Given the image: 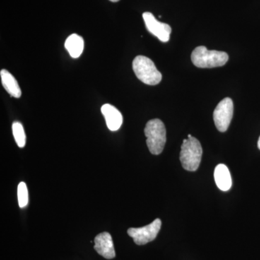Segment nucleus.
I'll return each mask as SVG.
<instances>
[{
	"mask_svg": "<svg viewBox=\"0 0 260 260\" xmlns=\"http://www.w3.org/2000/svg\"><path fill=\"white\" fill-rule=\"evenodd\" d=\"M203 148L199 140L191 135L183 141L180 152V161L183 168L189 172L198 170L201 162Z\"/></svg>",
	"mask_w": 260,
	"mask_h": 260,
	"instance_id": "f257e3e1",
	"label": "nucleus"
},
{
	"mask_svg": "<svg viewBox=\"0 0 260 260\" xmlns=\"http://www.w3.org/2000/svg\"><path fill=\"white\" fill-rule=\"evenodd\" d=\"M229 55L224 51L208 50L200 46L195 48L191 53L193 64L199 68H213L222 67L229 61Z\"/></svg>",
	"mask_w": 260,
	"mask_h": 260,
	"instance_id": "f03ea898",
	"label": "nucleus"
},
{
	"mask_svg": "<svg viewBox=\"0 0 260 260\" xmlns=\"http://www.w3.org/2000/svg\"><path fill=\"white\" fill-rule=\"evenodd\" d=\"M144 133L149 150L153 155L162 153L167 143V130L161 120L152 119L146 124Z\"/></svg>",
	"mask_w": 260,
	"mask_h": 260,
	"instance_id": "7ed1b4c3",
	"label": "nucleus"
},
{
	"mask_svg": "<svg viewBox=\"0 0 260 260\" xmlns=\"http://www.w3.org/2000/svg\"><path fill=\"white\" fill-rule=\"evenodd\" d=\"M133 69L137 78L147 85H158L161 81V73L153 61L146 56H136L133 61Z\"/></svg>",
	"mask_w": 260,
	"mask_h": 260,
	"instance_id": "20e7f679",
	"label": "nucleus"
},
{
	"mask_svg": "<svg viewBox=\"0 0 260 260\" xmlns=\"http://www.w3.org/2000/svg\"><path fill=\"white\" fill-rule=\"evenodd\" d=\"M234 115V103L230 98H225L219 103L213 112V120L217 129L225 133L232 120Z\"/></svg>",
	"mask_w": 260,
	"mask_h": 260,
	"instance_id": "39448f33",
	"label": "nucleus"
},
{
	"mask_svg": "<svg viewBox=\"0 0 260 260\" xmlns=\"http://www.w3.org/2000/svg\"><path fill=\"white\" fill-rule=\"evenodd\" d=\"M161 228V220L155 219L153 222L142 228H131L127 233L133 238L135 244L138 245H145L155 240Z\"/></svg>",
	"mask_w": 260,
	"mask_h": 260,
	"instance_id": "423d86ee",
	"label": "nucleus"
},
{
	"mask_svg": "<svg viewBox=\"0 0 260 260\" xmlns=\"http://www.w3.org/2000/svg\"><path fill=\"white\" fill-rule=\"evenodd\" d=\"M143 18L150 34L158 38L160 42H169L172 30L170 25L158 21L151 13L148 12L143 13Z\"/></svg>",
	"mask_w": 260,
	"mask_h": 260,
	"instance_id": "0eeeda50",
	"label": "nucleus"
},
{
	"mask_svg": "<svg viewBox=\"0 0 260 260\" xmlns=\"http://www.w3.org/2000/svg\"><path fill=\"white\" fill-rule=\"evenodd\" d=\"M94 242V249L101 256L108 259H112L115 257L114 243L112 236L109 233L104 232L99 234L95 237Z\"/></svg>",
	"mask_w": 260,
	"mask_h": 260,
	"instance_id": "6e6552de",
	"label": "nucleus"
},
{
	"mask_svg": "<svg viewBox=\"0 0 260 260\" xmlns=\"http://www.w3.org/2000/svg\"><path fill=\"white\" fill-rule=\"evenodd\" d=\"M103 115L106 119L108 128L111 131H117L120 129L123 122L121 112L111 104H104L102 107Z\"/></svg>",
	"mask_w": 260,
	"mask_h": 260,
	"instance_id": "1a4fd4ad",
	"label": "nucleus"
},
{
	"mask_svg": "<svg viewBox=\"0 0 260 260\" xmlns=\"http://www.w3.org/2000/svg\"><path fill=\"white\" fill-rule=\"evenodd\" d=\"M214 178L216 185L220 190L226 191L232 187V180L230 172L224 164H219L215 168Z\"/></svg>",
	"mask_w": 260,
	"mask_h": 260,
	"instance_id": "9d476101",
	"label": "nucleus"
},
{
	"mask_svg": "<svg viewBox=\"0 0 260 260\" xmlns=\"http://www.w3.org/2000/svg\"><path fill=\"white\" fill-rule=\"evenodd\" d=\"M0 76H1L2 84L6 91L10 94L11 96L18 99L21 96L22 92L19 86L16 79L10 73L8 70H2L0 72Z\"/></svg>",
	"mask_w": 260,
	"mask_h": 260,
	"instance_id": "9b49d317",
	"label": "nucleus"
},
{
	"mask_svg": "<svg viewBox=\"0 0 260 260\" xmlns=\"http://www.w3.org/2000/svg\"><path fill=\"white\" fill-rule=\"evenodd\" d=\"M64 46L72 57L78 58L83 51L84 40L78 34H72L67 39Z\"/></svg>",
	"mask_w": 260,
	"mask_h": 260,
	"instance_id": "f8f14e48",
	"label": "nucleus"
},
{
	"mask_svg": "<svg viewBox=\"0 0 260 260\" xmlns=\"http://www.w3.org/2000/svg\"><path fill=\"white\" fill-rule=\"evenodd\" d=\"M13 133L17 145L20 148H23L25 145L26 138H25V132H24L23 126L21 123L18 122V121L13 123Z\"/></svg>",
	"mask_w": 260,
	"mask_h": 260,
	"instance_id": "ddd939ff",
	"label": "nucleus"
},
{
	"mask_svg": "<svg viewBox=\"0 0 260 260\" xmlns=\"http://www.w3.org/2000/svg\"><path fill=\"white\" fill-rule=\"evenodd\" d=\"M18 199L20 208H25L28 203V189L26 184L24 182H20L18 187Z\"/></svg>",
	"mask_w": 260,
	"mask_h": 260,
	"instance_id": "4468645a",
	"label": "nucleus"
},
{
	"mask_svg": "<svg viewBox=\"0 0 260 260\" xmlns=\"http://www.w3.org/2000/svg\"><path fill=\"white\" fill-rule=\"evenodd\" d=\"M257 145H258V148H259V149L260 150V137L259 138V140H258Z\"/></svg>",
	"mask_w": 260,
	"mask_h": 260,
	"instance_id": "2eb2a0df",
	"label": "nucleus"
},
{
	"mask_svg": "<svg viewBox=\"0 0 260 260\" xmlns=\"http://www.w3.org/2000/svg\"><path fill=\"white\" fill-rule=\"evenodd\" d=\"M111 2H113V3H116V2H119V0H110Z\"/></svg>",
	"mask_w": 260,
	"mask_h": 260,
	"instance_id": "dca6fc26",
	"label": "nucleus"
}]
</instances>
